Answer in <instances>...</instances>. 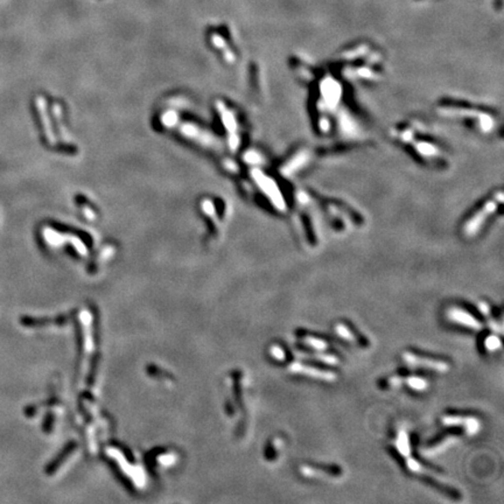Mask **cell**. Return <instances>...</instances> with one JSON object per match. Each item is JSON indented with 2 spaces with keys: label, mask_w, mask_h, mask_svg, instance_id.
<instances>
[{
  "label": "cell",
  "mask_w": 504,
  "mask_h": 504,
  "mask_svg": "<svg viewBox=\"0 0 504 504\" xmlns=\"http://www.w3.org/2000/svg\"><path fill=\"white\" fill-rule=\"evenodd\" d=\"M402 380L403 378L401 376H392L389 378V380H387V385L389 386H398L401 385L402 384Z\"/></svg>",
  "instance_id": "4fadbf2b"
},
{
  "label": "cell",
  "mask_w": 504,
  "mask_h": 504,
  "mask_svg": "<svg viewBox=\"0 0 504 504\" xmlns=\"http://www.w3.org/2000/svg\"><path fill=\"white\" fill-rule=\"evenodd\" d=\"M406 466L410 471L413 472H423L425 471V467L420 462L413 458H410V456H408V460H406Z\"/></svg>",
  "instance_id": "8fae6325"
},
{
  "label": "cell",
  "mask_w": 504,
  "mask_h": 504,
  "mask_svg": "<svg viewBox=\"0 0 504 504\" xmlns=\"http://www.w3.org/2000/svg\"><path fill=\"white\" fill-rule=\"evenodd\" d=\"M478 310H480V312H481L482 314L487 315V316L490 314V311H491L490 310V306H489V305H488V302H484V301H482V302H480V304H478Z\"/></svg>",
  "instance_id": "5bb4252c"
},
{
  "label": "cell",
  "mask_w": 504,
  "mask_h": 504,
  "mask_svg": "<svg viewBox=\"0 0 504 504\" xmlns=\"http://www.w3.org/2000/svg\"><path fill=\"white\" fill-rule=\"evenodd\" d=\"M304 343L316 351H324L329 348L328 342H326L320 338H313V336H305Z\"/></svg>",
  "instance_id": "8992f818"
},
{
  "label": "cell",
  "mask_w": 504,
  "mask_h": 504,
  "mask_svg": "<svg viewBox=\"0 0 504 504\" xmlns=\"http://www.w3.org/2000/svg\"><path fill=\"white\" fill-rule=\"evenodd\" d=\"M312 356L315 358H317L319 361L323 362V363L329 364V365H338L340 363L339 358L333 354H323V352H319V354H317V351H316V352H314Z\"/></svg>",
  "instance_id": "30bf717a"
},
{
  "label": "cell",
  "mask_w": 504,
  "mask_h": 504,
  "mask_svg": "<svg viewBox=\"0 0 504 504\" xmlns=\"http://www.w3.org/2000/svg\"><path fill=\"white\" fill-rule=\"evenodd\" d=\"M442 424L446 426H464L468 434H476L480 431V421L471 415L447 414L442 418Z\"/></svg>",
  "instance_id": "3957f363"
},
{
  "label": "cell",
  "mask_w": 504,
  "mask_h": 504,
  "mask_svg": "<svg viewBox=\"0 0 504 504\" xmlns=\"http://www.w3.org/2000/svg\"><path fill=\"white\" fill-rule=\"evenodd\" d=\"M271 354H272L273 357L278 361H285L286 360V352L282 346H273L271 348Z\"/></svg>",
  "instance_id": "7c38bea8"
},
{
  "label": "cell",
  "mask_w": 504,
  "mask_h": 504,
  "mask_svg": "<svg viewBox=\"0 0 504 504\" xmlns=\"http://www.w3.org/2000/svg\"><path fill=\"white\" fill-rule=\"evenodd\" d=\"M447 317L453 322L461 324V326L467 327V328L478 330L482 328V323L480 320L475 319V316L469 312L461 310L459 307H452L447 312Z\"/></svg>",
  "instance_id": "277c9868"
},
{
  "label": "cell",
  "mask_w": 504,
  "mask_h": 504,
  "mask_svg": "<svg viewBox=\"0 0 504 504\" xmlns=\"http://www.w3.org/2000/svg\"><path fill=\"white\" fill-rule=\"evenodd\" d=\"M403 360L413 367L427 368V369L439 371V373H447L449 370V364L447 362L439 358L430 357V356H424L423 354L414 351H405L403 354Z\"/></svg>",
  "instance_id": "6da1fadb"
},
{
  "label": "cell",
  "mask_w": 504,
  "mask_h": 504,
  "mask_svg": "<svg viewBox=\"0 0 504 504\" xmlns=\"http://www.w3.org/2000/svg\"><path fill=\"white\" fill-rule=\"evenodd\" d=\"M396 446L398 452L401 453L402 455L406 456V458L410 456V453H411V443H410V438L405 431H401V432H399L396 440Z\"/></svg>",
  "instance_id": "5b68a950"
},
{
  "label": "cell",
  "mask_w": 504,
  "mask_h": 504,
  "mask_svg": "<svg viewBox=\"0 0 504 504\" xmlns=\"http://www.w3.org/2000/svg\"><path fill=\"white\" fill-rule=\"evenodd\" d=\"M289 371L293 374H301L306 375V376H311L314 378H319V379L328 380V382H334L338 378V375L333 371L320 369V368L312 367V365H307L301 363V362H294L289 365Z\"/></svg>",
  "instance_id": "7a4b0ae2"
},
{
  "label": "cell",
  "mask_w": 504,
  "mask_h": 504,
  "mask_svg": "<svg viewBox=\"0 0 504 504\" xmlns=\"http://www.w3.org/2000/svg\"><path fill=\"white\" fill-rule=\"evenodd\" d=\"M502 346V342H501V339L496 335H489L487 336L486 340H484V348L489 351H496L499 350Z\"/></svg>",
  "instance_id": "9c48e42d"
},
{
  "label": "cell",
  "mask_w": 504,
  "mask_h": 504,
  "mask_svg": "<svg viewBox=\"0 0 504 504\" xmlns=\"http://www.w3.org/2000/svg\"><path fill=\"white\" fill-rule=\"evenodd\" d=\"M406 384L415 391H424L427 389V382L423 377L410 376L406 378Z\"/></svg>",
  "instance_id": "ba28073f"
},
{
  "label": "cell",
  "mask_w": 504,
  "mask_h": 504,
  "mask_svg": "<svg viewBox=\"0 0 504 504\" xmlns=\"http://www.w3.org/2000/svg\"><path fill=\"white\" fill-rule=\"evenodd\" d=\"M335 332L338 333V335L340 336V338H342L343 340H346V341L348 342H356L357 341V339H356V336L354 335V333L351 332L350 328H349L348 326H346V323H338L335 326Z\"/></svg>",
  "instance_id": "52a82bcc"
}]
</instances>
